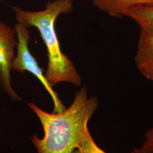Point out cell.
Returning a JSON list of instances; mask_svg holds the SVG:
<instances>
[{"instance_id":"cell-1","label":"cell","mask_w":153,"mask_h":153,"mask_svg":"<svg viewBox=\"0 0 153 153\" xmlns=\"http://www.w3.org/2000/svg\"><path fill=\"white\" fill-rule=\"evenodd\" d=\"M98 106V99L88 96L85 86L76 93L71 105L61 112L49 113L33 103H29L44 130L43 138L36 134L31 138L38 153H73L82 143L88 130V121Z\"/></svg>"},{"instance_id":"cell-2","label":"cell","mask_w":153,"mask_h":153,"mask_svg":"<svg viewBox=\"0 0 153 153\" xmlns=\"http://www.w3.org/2000/svg\"><path fill=\"white\" fill-rule=\"evenodd\" d=\"M17 23L27 27L38 29L46 47L48 62L45 75L53 88L61 82L71 83L76 86L82 83L81 75L74 63L61 51L55 22L62 14L73 10L72 1L54 0L47 3L45 9L40 11H28L13 6Z\"/></svg>"},{"instance_id":"cell-3","label":"cell","mask_w":153,"mask_h":153,"mask_svg":"<svg viewBox=\"0 0 153 153\" xmlns=\"http://www.w3.org/2000/svg\"><path fill=\"white\" fill-rule=\"evenodd\" d=\"M14 29L17 38L16 55L11 64V71L23 73L27 71L37 78L49 93L54 104L53 112L58 113L65 109L64 105L59 99L57 93L49 84L43 69L38 62L32 55L28 47L30 40L29 28L19 23H16Z\"/></svg>"},{"instance_id":"cell-4","label":"cell","mask_w":153,"mask_h":153,"mask_svg":"<svg viewBox=\"0 0 153 153\" xmlns=\"http://www.w3.org/2000/svg\"><path fill=\"white\" fill-rule=\"evenodd\" d=\"M17 38L14 28L0 21V86L14 101L21 98L11 86V64L16 52Z\"/></svg>"},{"instance_id":"cell-5","label":"cell","mask_w":153,"mask_h":153,"mask_svg":"<svg viewBox=\"0 0 153 153\" xmlns=\"http://www.w3.org/2000/svg\"><path fill=\"white\" fill-rule=\"evenodd\" d=\"M134 61L137 69L153 82V35L140 30Z\"/></svg>"},{"instance_id":"cell-6","label":"cell","mask_w":153,"mask_h":153,"mask_svg":"<svg viewBox=\"0 0 153 153\" xmlns=\"http://www.w3.org/2000/svg\"><path fill=\"white\" fill-rule=\"evenodd\" d=\"M95 6L114 18L125 16L126 11L137 6H153V0H93Z\"/></svg>"},{"instance_id":"cell-7","label":"cell","mask_w":153,"mask_h":153,"mask_svg":"<svg viewBox=\"0 0 153 153\" xmlns=\"http://www.w3.org/2000/svg\"><path fill=\"white\" fill-rule=\"evenodd\" d=\"M137 23L140 30L153 35V6L141 5L128 9L125 13Z\"/></svg>"},{"instance_id":"cell-8","label":"cell","mask_w":153,"mask_h":153,"mask_svg":"<svg viewBox=\"0 0 153 153\" xmlns=\"http://www.w3.org/2000/svg\"><path fill=\"white\" fill-rule=\"evenodd\" d=\"M73 153H107L99 148L94 141L89 130L86 132L85 137L79 148Z\"/></svg>"},{"instance_id":"cell-9","label":"cell","mask_w":153,"mask_h":153,"mask_svg":"<svg viewBox=\"0 0 153 153\" xmlns=\"http://www.w3.org/2000/svg\"><path fill=\"white\" fill-rule=\"evenodd\" d=\"M131 153H153V126L145 133L141 146L134 149Z\"/></svg>"},{"instance_id":"cell-10","label":"cell","mask_w":153,"mask_h":153,"mask_svg":"<svg viewBox=\"0 0 153 153\" xmlns=\"http://www.w3.org/2000/svg\"><path fill=\"white\" fill-rule=\"evenodd\" d=\"M69 1H73V0H69Z\"/></svg>"}]
</instances>
